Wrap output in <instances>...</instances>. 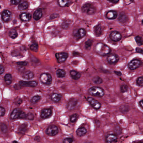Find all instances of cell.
Listing matches in <instances>:
<instances>
[{"mask_svg":"<svg viewBox=\"0 0 143 143\" xmlns=\"http://www.w3.org/2000/svg\"><path fill=\"white\" fill-rule=\"evenodd\" d=\"M118 20L122 23L126 22L127 20V17L124 13H121V15H120Z\"/></svg>","mask_w":143,"mask_h":143,"instance_id":"obj_32","label":"cell"},{"mask_svg":"<svg viewBox=\"0 0 143 143\" xmlns=\"http://www.w3.org/2000/svg\"><path fill=\"white\" fill-rule=\"evenodd\" d=\"M5 114V109L2 107H0V116H4Z\"/></svg>","mask_w":143,"mask_h":143,"instance_id":"obj_46","label":"cell"},{"mask_svg":"<svg viewBox=\"0 0 143 143\" xmlns=\"http://www.w3.org/2000/svg\"><path fill=\"white\" fill-rule=\"evenodd\" d=\"M139 105L141 108H142V109H143V100L140 101Z\"/></svg>","mask_w":143,"mask_h":143,"instance_id":"obj_53","label":"cell"},{"mask_svg":"<svg viewBox=\"0 0 143 143\" xmlns=\"http://www.w3.org/2000/svg\"><path fill=\"white\" fill-rule=\"evenodd\" d=\"M94 32L95 35L97 37H100L103 33V28L101 24H98L93 28Z\"/></svg>","mask_w":143,"mask_h":143,"instance_id":"obj_14","label":"cell"},{"mask_svg":"<svg viewBox=\"0 0 143 143\" xmlns=\"http://www.w3.org/2000/svg\"><path fill=\"white\" fill-rule=\"evenodd\" d=\"M56 75L58 78H64L66 75V72L63 69H59L56 71Z\"/></svg>","mask_w":143,"mask_h":143,"instance_id":"obj_26","label":"cell"},{"mask_svg":"<svg viewBox=\"0 0 143 143\" xmlns=\"http://www.w3.org/2000/svg\"><path fill=\"white\" fill-rule=\"evenodd\" d=\"M136 83L139 86H143V77H138L136 80Z\"/></svg>","mask_w":143,"mask_h":143,"instance_id":"obj_41","label":"cell"},{"mask_svg":"<svg viewBox=\"0 0 143 143\" xmlns=\"http://www.w3.org/2000/svg\"><path fill=\"white\" fill-rule=\"evenodd\" d=\"M128 86L125 85H123L121 87V91L122 93H125L128 91Z\"/></svg>","mask_w":143,"mask_h":143,"instance_id":"obj_42","label":"cell"},{"mask_svg":"<svg viewBox=\"0 0 143 143\" xmlns=\"http://www.w3.org/2000/svg\"><path fill=\"white\" fill-rule=\"evenodd\" d=\"M142 65V62L138 59H133L128 64V67L130 70H136Z\"/></svg>","mask_w":143,"mask_h":143,"instance_id":"obj_7","label":"cell"},{"mask_svg":"<svg viewBox=\"0 0 143 143\" xmlns=\"http://www.w3.org/2000/svg\"><path fill=\"white\" fill-rule=\"evenodd\" d=\"M26 118H27V114H26L24 112L21 111L19 118L21 119H26Z\"/></svg>","mask_w":143,"mask_h":143,"instance_id":"obj_45","label":"cell"},{"mask_svg":"<svg viewBox=\"0 0 143 143\" xmlns=\"http://www.w3.org/2000/svg\"><path fill=\"white\" fill-rule=\"evenodd\" d=\"M2 24L0 22V29L2 28Z\"/></svg>","mask_w":143,"mask_h":143,"instance_id":"obj_54","label":"cell"},{"mask_svg":"<svg viewBox=\"0 0 143 143\" xmlns=\"http://www.w3.org/2000/svg\"><path fill=\"white\" fill-rule=\"evenodd\" d=\"M87 132V130L85 127H80L77 129L76 133L78 136L82 137L86 134Z\"/></svg>","mask_w":143,"mask_h":143,"instance_id":"obj_22","label":"cell"},{"mask_svg":"<svg viewBox=\"0 0 143 143\" xmlns=\"http://www.w3.org/2000/svg\"><path fill=\"white\" fill-rule=\"evenodd\" d=\"M8 128H7V125L4 123H1L0 126V130L1 133L3 134H5L7 132Z\"/></svg>","mask_w":143,"mask_h":143,"instance_id":"obj_38","label":"cell"},{"mask_svg":"<svg viewBox=\"0 0 143 143\" xmlns=\"http://www.w3.org/2000/svg\"><path fill=\"white\" fill-rule=\"evenodd\" d=\"M142 24H143V20H142Z\"/></svg>","mask_w":143,"mask_h":143,"instance_id":"obj_57","label":"cell"},{"mask_svg":"<svg viewBox=\"0 0 143 143\" xmlns=\"http://www.w3.org/2000/svg\"><path fill=\"white\" fill-rule=\"evenodd\" d=\"M0 8H1V5H0Z\"/></svg>","mask_w":143,"mask_h":143,"instance_id":"obj_58","label":"cell"},{"mask_svg":"<svg viewBox=\"0 0 143 143\" xmlns=\"http://www.w3.org/2000/svg\"><path fill=\"white\" fill-rule=\"evenodd\" d=\"M28 6L29 4L28 2L27 1H24L19 4L18 8L20 11H23L27 9L28 8Z\"/></svg>","mask_w":143,"mask_h":143,"instance_id":"obj_25","label":"cell"},{"mask_svg":"<svg viewBox=\"0 0 143 143\" xmlns=\"http://www.w3.org/2000/svg\"><path fill=\"white\" fill-rule=\"evenodd\" d=\"M78 115L77 114H74L71 116L70 118V120L72 123H73L77 121L78 118Z\"/></svg>","mask_w":143,"mask_h":143,"instance_id":"obj_40","label":"cell"},{"mask_svg":"<svg viewBox=\"0 0 143 143\" xmlns=\"http://www.w3.org/2000/svg\"><path fill=\"white\" fill-rule=\"evenodd\" d=\"M20 18L22 21H28L30 20L31 18V15L29 13H23L20 15Z\"/></svg>","mask_w":143,"mask_h":143,"instance_id":"obj_21","label":"cell"},{"mask_svg":"<svg viewBox=\"0 0 143 143\" xmlns=\"http://www.w3.org/2000/svg\"><path fill=\"white\" fill-rule=\"evenodd\" d=\"M86 31L85 29L82 28H80L78 30V31H77V33L75 34L74 36L77 39H81L85 37L86 35Z\"/></svg>","mask_w":143,"mask_h":143,"instance_id":"obj_16","label":"cell"},{"mask_svg":"<svg viewBox=\"0 0 143 143\" xmlns=\"http://www.w3.org/2000/svg\"><path fill=\"white\" fill-rule=\"evenodd\" d=\"M12 17V13L8 10H5L1 14V18L3 21L5 22H8L11 20Z\"/></svg>","mask_w":143,"mask_h":143,"instance_id":"obj_11","label":"cell"},{"mask_svg":"<svg viewBox=\"0 0 143 143\" xmlns=\"http://www.w3.org/2000/svg\"><path fill=\"white\" fill-rule=\"evenodd\" d=\"M19 84L22 87H35L38 85L37 81H21L19 82Z\"/></svg>","mask_w":143,"mask_h":143,"instance_id":"obj_8","label":"cell"},{"mask_svg":"<svg viewBox=\"0 0 143 143\" xmlns=\"http://www.w3.org/2000/svg\"><path fill=\"white\" fill-rule=\"evenodd\" d=\"M96 12V9L95 7H93L92 6H91L90 7V8H89L88 11H87V14L89 15H92L95 14Z\"/></svg>","mask_w":143,"mask_h":143,"instance_id":"obj_35","label":"cell"},{"mask_svg":"<svg viewBox=\"0 0 143 143\" xmlns=\"http://www.w3.org/2000/svg\"><path fill=\"white\" fill-rule=\"evenodd\" d=\"M110 38L113 41L117 42L121 40L122 35L120 33L117 31H113L110 35Z\"/></svg>","mask_w":143,"mask_h":143,"instance_id":"obj_10","label":"cell"},{"mask_svg":"<svg viewBox=\"0 0 143 143\" xmlns=\"http://www.w3.org/2000/svg\"><path fill=\"white\" fill-rule=\"evenodd\" d=\"M70 75L72 78L75 80L79 79L81 77V73L77 72L75 70H72L70 71Z\"/></svg>","mask_w":143,"mask_h":143,"instance_id":"obj_19","label":"cell"},{"mask_svg":"<svg viewBox=\"0 0 143 143\" xmlns=\"http://www.w3.org/2000/svg\"><path fill=\"white\" fill-rule=\"evenodd\" d=\"M4 71V67L2 65H0V75L3 73Z\"/></svg>","mask_w":143,"mask_h":143,"instance_id":"obj_50","label":"cell"},{"mask_svg":"<svg viewBox=\"0 0 143 143\" xmlns=\"http://www.w3.org/2000/svg\"><path fill=\"white\" fill-rule=\"evenodd\" d=\"M40 80L42 83L46 85H50L52 83V77L50 74L44 73L41 74Z\"/></svg>","mask_w":143,"mask_h":143,"instance_id":"obj_3","label":"cell"},{"mask_svg":"<svg viewBox=\"0 0 143 143\" xmlns=\"http://www.w3.org/2000/svg\"><path fill=\"white\" fill-rule=\"evenodd\" d=\"M78 100L77 98H72L68 102L67 108L69 110H73L78 103Z\"/></svg>","mask_w":143,"mask_h":143,"instance_id":"obj_12","label":"cell"},{"mask_svg":"<svg viewBox=\"0 0 143 143\" xmlns=\"http://www.w3.org/2000/svg\"><path fill=\"white\" fill-rule=\"evenodd\" d=\"M92 6L91 4L89 3H86L84 4L82 7V11L83 13H86L88 11L89 8H90V7Z\"/></svg>","mask_w":143,"mask_h":143,"instance_id":"obj_34","label":"cell"},{"mask_svg":"<svg viewBox=\"0 0 143 143\" xmlns=\"http://www.w3.org/2000/svg\"><path fill=\"white\" fill-rule=\"evenodd\" d=\"M93 43V41L91 39H88L85 42V46L86 50H90Z\"/></svg>","mask_w":143,"mask_h":143,"instance_id":"obj_30","label":"cell"},{"mask_svg":"<svg viewBox=\"0 0 143 143\" xmlns=\"http://www.w3.org/2000/svg\"><path fill=\"white\" fill-rule=\"evenodd\" d=\"M4 81L5 83L8 85H9L11 83L12 81V77L10 74H7L5 75L4 77Z\"/></svg>","mask_w":143,"mask_h":143,"instance_id":"obj_27","label":"cell"},{"mask_svg":"<svg viewBox=\"0 0 143 143\" xmlns=\"http://www.w3.org/2000/svg\"><path fill=\"white\" fill-rule=\"evenodd\" d=\"M34 74L33 72L31 71H27L23 74L22 77L25 79L30 80L33 78Z\"/></svg>","mask_w":143,"mask_h":143,"instance_id":"obj_23","label":"cell"},{"mask_svg":"<svg viewBox=\"0 0 143 143\" xmlns=\"http://www.w3.org/2000/svg\"><path fill=\"white\" fill-rule=\"evenodd\" d=\"M95 48L96 52L101 56L107 55L111 52L110 48L103 43H98L96 44Z\"/></svg>","mask_w":143,"mask_h":143,"instance_id":"obj_1","label":"cell"},{"mask_svg":"<svg viewBox=\"0 0 143 143\" xmlns=\"http://www.w3.org/2000/svg\"><path fill=\"white\" fill-rule=\"evenodd\" d=\"M42 11L41 8L36 10L33 14V17L35 20H39L42 17Z\"/></svg>","mask_w":143,"mask_h":143,"instance_id":"obj_20","label":"cell"},{"mask_svg":"<svg viewBox=\"0 0 143 143\" xmlns=\"http://www.w3.org/2000/svg\"><path fill=\"white\" fill-rule=\"evenodd\" d=\"M107 143H116L117 141V137L115 134H110L106 137Z\"/></svg>","mask_w":143,"mask_h":143,"instance_id":"obj_15","label":"cell"},{"mask_svg":"<svg viewBox=\"0 0 143 143\" xmlns=\"http://www.w3.org/2000/svg\"><path fill=\"white\" fill-rule=\"evenodd\" d=\"M61 95L59 94L55 93L52 94L51 95V98L52 100L55 103H58L61 101Z\"/></svg>","mask_w":143,"mask_h":143,"instance_id":"obj_24","label":"cell"},{"mask_svg":"<svg viewBox=\"0 0 143 143\" xmlns=\"http://www.w3.org/2000/svg\"><path fill=\"white\" fill-rule=\"evenodd\" d=\"M135 40L136 43L138 46H141L143 44V39L140 36H136L135 37Z\"/></svg>","mask_w":143,"mask_h":143,"instance_id":"obj_39","label":"cell"},{"mask_svg":"<svg viewBox=\"0 0 143 143\" xmlns=\"http://www.w3.org/2000/svg\"><path fill=\"white\" fill-rule=\"evenodd\" d=\"M136 52L139 53L143 55V50H142V49L139 48H136Z\"/></svg>","mask_w":143,"mask_h":143,"instance_id":"obj_49","label":"cell"},{"mask_svg":"<svg viewBox=\"0 0 143 143\" xmlns=\"http://www.w3.org/2000/svg\"><path fill=\"white\" fill-rule=\"evenodd\" d=\"M85 143H92V142H85Z\"/></svg>","mask_w":143,"mask_h":143,"instance_id":"obj_56","label":"cell"},{"mask_svg":"<svg viewBox=\"0 0 143 143\" xmlns=\"http://www.w3.org/2000/svg\"><path fill=\"white\" fill-rule=\"evenodd\" d=\"M26 119L30 120V121H32L34 119V115L32 113H28V114H27V118Z\"/></svg>","mask_w":143,"mask_h":143,"instance_id":"obj_43","label":"cell"},{"mask_svg":"<svg viewBox=\"0 0 143 143\" xmlns=\"http://www.w3.org/2000/svg\"><path fill=\"white\" fill-rule=\"evenodd\" d=\"M92 82L96 85H99L103 83V81L102 78L98 76H96L94 77L92 80Z\"/></svg>","mask_w":143,"mask_h":143,"instance_id":"obj_29","label":"cell"},{"mask_svg":"<svg viewBox=\"0 0 143 143\" xmlns=\"http://www.w3.org/2000/svg\"><path fill=\"white\" fill-rule=\"evenodd\" d=\"M114 73H115L116 75L118 76H120L121 75H122V74H121V72H120V71H114Z\"/></svg>","mask_w":143,"mask_h":143,"instance_id":"obj_52","label":"cell"},{"mask_svg":"<svg viewBox=\"0 0 143 143\" xmlns=\"http://www.w3.org/2000/svg\"><path fill=\"white\" fill-rule=\"evenodd\" d=\"M90 95L98 97H102L105 95V91L102 88L99 87H91L88 90Z\"/></svg>","mask_w":143,"mask_h":143,"instance_id":"obj_2","label":"cell"},{"mask_svg":"<svg viewBox=\"0 0 143 143\" xmlns=\"http://www.w3.org/2000/svg\"><path fill=\"white\" fill-rule=\"evenodd\" d=\"M87 101L91 105V106L94 109L96 110H99L101 108V103L94 98H92V97H88Z\"/></svg>","mask_w":143,"mask_h":143,"instance_id":"obj_5","label":"cell"},{"mask_svg":"<svg viewBox=\"0 0 143 143\" xmlns=\"http://www.w3.org/2000/svg\"><path fill=\"white\" fill-rule=\"evenodd\" d=\"M110 2L114 4H117L119 1V0H108Z\"/></svg>","mask_w":143,"mask_h":143,"instance_id":"obj_51","label":"cell"},{"mask_svg":"<svg viewBox=\"0 0 143 143\" xmlns=\"http://www.w3.org/2000/svg\"><path fill=\"white\" fill-rule=\"evenodd\" d=\"M21 0H11V4L13 5H17L20 3Z\"/></svg>","mask_w":143,"mask_h":143,"instance_id":"obj_47","label":"cell"},{"mask_svg":"<svg viewBox=\"0 0 143 143\" xmlns=\"http://www.w3.org/2000/svg\"><path fill=\"white\" fill-rule=\"evenodd\" d=\"M73 139L72 138H67L64 139L63 141V143H72Z\"/></svg>","mask_w":143,"mask_h":143,"instance_id":"obj_44","label":"cell"},{"mask_svg":"<svg viewBox=\"0 0 143 143\" xmlns=\"http://www.w3.org/2000/svg\"><path fill=\"white\" fill-rule=\"evenodd\" d=\"M17 65L21 66H26L28 64V63L26 61H20V62H18L17 63Z\"/></svg>","mask_w":143,"mask_h":143,"instance_id":"obj_48","label":"cell"},{"mask_svg":"<svg viewBox=\"0 0 143 143\" xmlns=\"http://www.w3.org/2000/svg\"><path fill=\"white\" fill-rule=\"evenodd\" d=\"M55 57L58 63H63L66 61L68 57V54L67 52H58L56 53Z\"/></svg>","mask_w":143,"mask_h":143,"instance_id":"obj_4","label":"cell"},{"mask_svg":"<svg viewBox=\"0 0 143 143\" xmlns=\"http://www.w3.org/2000/svg\"><path fill=\"white\" fill-rule=\"evenodd\" d=\"M9 36L11 38L15 39L18 36V34L15 29H11L9 32Z\"/></svg>","mask_w":143,"mask_h":143,"instance_id":"obj_31","label":"cell"},{"mask_svg":"<svg viewBox=\"0 0 143 143\" xmlns=\"http://www.w3.org/2000/svg\"><path fill=\"white\" fill-rule=\"evenodd\" d=\"M21 110L19 108H16L14 109L12 111V113L11 114V118L12 119H16L17 118H19L21 112Z\"/></svg>","mask_w":143,"mask_h":143,"instance_id":"obj_17","label":"cell"},{"mask_svg":"<svg viewBox=\"0 0 143 143\" xmlns=\"http://www.w3.org/2000/svg\"><path fill=\"white\" fill-rule=\"evenodd\" d=\"M52 115V110L50 108H45L43 109L41 112V117L44 119L49 118Z\"/></svg>","mask_w":143,"mask_h":143,"instance_id":"obj_9","label":"cell"},{"mask_svg":"<svg viewBox=\"0 0 143 143\" xmlns=\"http://www.w3.org/2000/svg\"><path fill=\"white\" fill-rule=\"evenodd\" d=\"M58 128L55 125H50L46 130V134L50 136H55L58 134Z\"/></svg>","mask_w":143,"mask_h":143,"instance_id":"obj_6","label":"cell"},{"mask_svg":"<svg viewBox=\"0 0 143 143\" xmlns=\"http://www.w3.org/2000/svg\"><path fill=\"white\" fill-rule=\"evenodd\" d=\"M13 143H18V142H17V141H13Z\"/></svg>","mask_w":143,"mask_h":143,"instance_id":"obj_55","label":"cell"},{"mask_svg":"<svg viewBox=\"0 0 143 143\" xmlns=\"http://www.w3.org/2000/svg\"><path fill=\"white\" fill-rule=\"evenodd\" d=\"M41 97L40 96L37 95L32 97L31 99V102L33 103H37L41 99Z\"/></svg>","mask_w":143,"mask_h":143,"instance_id":"obj_36","label":"cell"},{"mask_svg":"<svg viewBox=\"0 0 143 143\" xmlns=\"http://www.w3.org/2000/svg\"><path fill=\"white\" fill-rule=\"evenodd\" d=\"M119 57L116 54H112L109 55L107 57V61L110 65L115 64L119 60Z\"/></svg>","mask_w":143,"mask_h":143,"instance_id":"obj_13","label":"cell"},{"mask_svg":"<svg viewBox=\"0 0 143 143\" xmlns=\"http://www.w3.org/2000/svg\"><path fill=\"white\" fill-rule=\"evenodd\" d=\"M27 130V126L26 124H22L19 126V131L22 134L25 133Z\"/></svg>","mask_w":143,"mask_h":143,"instance_id":"obj_33","label":"cell"},{"mask_svg":"<svg viewBox=\"0 0 143 143\" xmlns=\"http://www.w3.org/2000/svg\"><path fill=\"white\" fill-rule=\"evenodd\" d=\"M70 0H58L59 5L61 7H64L67 6L70 3Z\"/></svg>","mask_w":143,"mask_h":143,"instance_id":"obj_28","label":"cell"},{"mask_svg":"<svg viewBox=\"0 0 143 143\" xmlns=\"http://www.w3.org/2000/svg\"><path fill=\"white\" fill-rule=\"evenodd\" d=\"M30 48L32 51L34 52H37L39 49L38 44H37V43H34L30 46Z\"/></svg>","mask_w":143,"mask_h":143,"instance_id":"obj_37","label":"cell"},{"mask_svg":"<svg viewBox=\"0 0 143 143\" xmlns=\"http://www.w3.org/2000/svg\"><path fill=\"white\" fill-rule=\"evenodd\" d=\"M106 17L107 19L111 20L116 19L118 16V13L115 11H110L107 13L106 14Z\"/></svg>","mask_w":143,"mask_h":143,"instance_id":"obj_18","label":"cell"}]
</instances>
